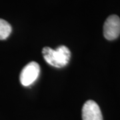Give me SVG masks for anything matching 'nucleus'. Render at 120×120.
I'll use <instances>...</instances> for the list:
<instances>
[{"instance_id": "f257e3e1", "label": "nucleus", "mask_w": 120, "mask_h": 120, "mask_svg": "<svg viewBox=\"0 0 120 120\" xmlns=\"http://www.w3.org/2000/svg\"><path fill=\"white\" fill-rule=\"evenodd\" d=\"M42 54L48 64L57 68H64L67 65L71 58V52L65 45H61L56 49L48 47H44Z\"/></svg>"}, {"instance_id": "f03ea898", "label": "nucleus", "mask_w": 120, "mask_h": 120, "mask_svg": "<svg viewBox=\"0 0 120 120\" xmlns=\"http://www.w3.org/2000/svg\"><path fill=\"white\" fill-rule=\"evenodd\" d=\"M40 73L39 65L35 61H31L26 65L20 73L19 79L22 85L25 87L31 86L38 78Z\"/></svg>"}, {"instance_id": "7ed1b4c3", "label": "nucleus", "mask_w": 120, "mask_h": 120, "mask_svg": "<svg viewBox=\"0 0 120 120\" xmlns=\"http://www.w3.org/2000/svg\"><path fill=\"white\" fill-rule=\"evenodd\" d=\"M120 35V18L116 15L107 17L103 26V35L107 40H113Z\"/></svg>"}, {"instance_id": "20e7f679", "label": "nucleus", "mask_w": 120, "mask_h": 120, "mask_svg": "<svg viewBox=\"0 0 120 120\" xmlns=\"http://www.w3.org/2000/svg\"><path fill=\"white\" fill-rule=\"evenodd\" d=\"M83 120H103L101 109L98 103L93 100H88L82 108Z\"/></svg>"}, {"instance_id": "39448f33", "label": "nucleus", "mask_w": 120, "mask_h": 120, "mask_svg": "<svg viewBox=\"0 0 120 120\" xmlns=\"http://www.w3.org/2000/svg\"><path fill=\"white\" fill-rule=\"evenodd\" d=\"M11 26L4 19H0V40L8 38L11 32Z\"/></svg>"}]
</instances>
